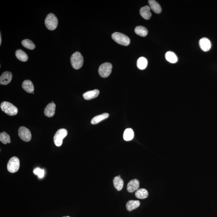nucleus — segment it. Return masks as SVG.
<instances>
[{"instance_id": "f257e3e1", "label": "nucleus", "mask_w": 217, "mask_h": 217, "mask_svg": "<svg viewBox=\"0 0 217 217\" xmlns=\"http://www.w3.org/2000/svg\"><path fill=\"white\" fill-rule=\"evenodd\" d=\"M70 62L73 68L78 70L82 67L83 64V58L79 52H75L72 55Z\"/></svg>"}, {"instance_id": "f03ea898", "label": "nucleus", "mask_w": 217, "mask_h": 217, "mask_svg": "<svg viewBox=\"0 0 217 217\" xmlns=\"http://www.w3.org/2000/svg\"><path fill=\"white\" fill-rule=\"evenodd\" d=\"M111 37L113 40L117 44L124 46H128L130 42L129 37L122 33L115 32L113 33Z\"/></svg>"}, {"instance_id": "7ed1b4c3", "label": "nucleus", "mask_w": 217, "mask_h": 217, "mask_svg": "<svg viewBox=\"0 0 217 217\" xmlns=\"http://www.w3.org/2000/svg\"><path fill=\"white\" fill-rule=\"evenodd\" d=\"M1 108L4 112L10 116L16 115L18 111L16 106L7 101H4L1 103Z\"/></svg>"}, {"instance_id": "20e7f679", "label": "nucleus", "mask_w": 217, "mask_h": 217, "mask_svg": "<svg viewBox=\"0 0 217 217\" xmlns=\"http://www.w3.org/2000/svg\"><path fill=\"white\" fill-rule=\"evenodd\" d=\"M45 25L48 30H55L57 27L58 20L57 18L53 13H50L47 16L45 20Z\"/></svg>"}, {"instance_id": "39448f33", "label": "nucleus", "mask_w": 217, "mask_h": 217, "mask_svg": "<svg viewBox=\"0 0 217 217\" xmlns=\"http://www.w3.org/2000/svg\"><path fill=\"white\" fill-rule=\"evenodd\" d=\"M67 134V130L65 129L62 128L58 130L54 137V141L55 145L58 147L61 146L63 139L66 137Z\"/></svg>"}, {"instance_id": "423d86ee", "label": "nucleus", "mask_w": 217, "mask_h": 217, "mask_svg": "<svg viewBox=\"0 0 217 217\" xmlns=\"http://www.w3.org/2000/svg\"><path fill=\"white\" fill-rule=\"evenodd\" d=\"M20 167V161L17 157H14L8 162L7 168L11 173H15L18 171Z\"/></svg>"}, {"instance_id": "0eeeda50", "label": "nucleus", "mask_w": 217, "mask_h": 217, "mask_svg": "<svg viewBox=\"0 0 217 217\" xmlns=\"http://www.w3.org/2000/svg\"><path fill=\"white\" fill-rule=\"evenodd\" d=\"M112 65L111 64L106 63L101 65L99 67L98 72L99 75L103 78H106L110 75L111 73Z\"/></svg>"}, {"instance_id": "6e6552de", "label": "nucleus", "mask_w": 217, "mask_h": 217, "mask_svg": "<svg viewBox=\"0 0 217 217\" xmlns=\"http://www.w3.org/2000/svg\"><path fill=\"white\" fill-rule=\"evenodd\" d=\"M18 135L20 139L25 142H29L31 139V134L30 130L25 127H21L19 128Z\"/></svg>"}, {"instance_id": "1a4fd4ad", "label": "nucleus", "mask_w": 217, "mask_h": 217, "mask_svg": "<svg viewBox=\"0 0 217 217\" xmlns=\"http://www.w3.org/2000/svg\"><path fill=\"white\" fill-rule=\"evenodd\" d=\"M12 73L10 72H5L1 74L0 77V84L4 85H8L12 81Z\"/></svg>"}, {"instance_id": "9d476101", "label": "nucleus", "mask_w": 217, "mask_h": 217, "mask_svg": "<svg viewBox=\"0 0 217 217\" xmlns=\"http://www.w3.org/2000/svg\"><path fill=\"white\" fill-rule=\"evenodd\" d=\"M200 48L204 52H207L210 49L211 46V43L208 38H203L200 39L199 41Z\"/></svg>"}, {"instance_id": "9b49d317", "label": "nucleus", "mask_w": 217, "mask_h": 217, "mask_svg": "<svg viewBox=\"0 0 217 217\" xmlns=\"http://www.w3.org/2000/svg\"><path fill=\"white\" fill-rule=\"evenodd\" d=\"M139 181L136 179H133L128 182L127 185V190L129 193H133L138 190L139 187Z\"/></svg>"}, {"instance_id": "f8f14e48", "label": "nucleus", "mask_w": 217, "mask_h": 217, "mask_svg": "<svg viewBox=\"0 0 217 217\" xmlns=\"http://www.w3.org/2000/svg\"><path fill=\"white\" fill-rule=\"evenodd\" d=\"M56 110V105L54 103H50L47 106L44 110V114L48 117H53L54 115Z\"/></svg>"}, {"instance_id": "ddd939ff", "label": "nucleus", "mask_w": 217, "mask_h": 217, "mask_svg": "<svg viewBox=\"0 0 217 217\" xmlns=\"http://www.w3.org/2000/svg\"><path fill=\"white\" fill-rule=\"evenodd\" d=\"M99 91L97 89L87 91L83 95V97L86 100H89L97 97L99 95Z\"/></svg>"}, {"instance_id": "4468645a", "label": "nucleus", "mask_w": 217, "mask_h": 217, "mask_svg": "<svg viewBox=\"0 0 217 217\" xmlns=\"http://www.w3.org/2000/svg\"><path fill=\"white\" fill-rule=\"evenodd\" d=\"M150 7L145 6L141 8L139 13L143 18L146 20H149L151 17L152 13L150 12Z\"/></svg>"}, {"instance_id": "2eb2a0df", "label": "nucleus", "mask_w": 217, "mask_h": 217, "mask_svg": "<svg viewBox=\"0 0 217 217\" xmlns=\"http://www.w3.org/2000/svg\"><path fill=\"white\" fill-rule=\"evenodd\" d=\"M22 88L28 93H33L34 91V85L30 80H27L23 81L22 85Z\"/></svg>"}, {"instance_id": "dca6fc26", "label": "nucleus", "mask_w": 217, "mask_h": 217, "mask_svg": "<svg viewBox=\"0 0 217 217\" xmlns=\"http://www.w3.org/2000/svg\"><path fill=\"white\" fill-rule=\"evenodd\" d=\"M149 3L150 8L153 10V12L157 14L161 13L162 9L159 4L154 0H149Z\"/></svg>"}, {"instance_id": "f3484780", "label": "nucleus", "mask_w": 217, "mask_h": 217, "mask_svg": "<svg viewBox=\"0 0 217 217\" xmlns=\"http://www.w3.org/2000/svg\"><path fill=\"white\" fill-rule=\"evenodd\" d=\"M113 183L116 189L118 191H120L123 188L124 182L119 175V176L116 177L114 178L113 180Z\"/></svg>"}, {"instance_id": "a211bd4d", "label": "nucleus", "mask_w": 217, "mask_h": 217, "mask_svg": "<svg viewBox=\"0 0 217 217\" xmlns=\"http://www.w3.org/2000/svg\"><path fill=\"white\" fill-rule=\"evenodd\" d=\"M140 204V202L138 200H130L127 203V210L130 211L138 208Z\"/></svg>"}, {"instance_id": "6ab92c4d", "label": "nucleus", "mask_w": 217, "mask_h": 217, "mask_svg": "<svg viewBox=\"0 0 217 217\" xmlns=\"http://www.w3.org/2000/svg\"><path fill=\"white\" fill-rule=\"evenodd\" d=\"M109 116V114L107 113H104L99 115L93 117L91 120V123L92 124H96L101 122V121L106 119Z\"/></svg>"}, {"instance_id": "aec40b11", "label": "nucleus", "mask_w": 217, "mask_h": 217, "mask_svg": "<svg viewBox=\"0 0 217 217\" xmlns=\"http://www.w3.org/2000/svg\"><path fill=\"white\" fill-rule=\"evenodd\" d=\"M16 57L19 60L22 62H26L28 60V57L24 51L21 50H18L16 52Z\"/></svg>"}, {"instance_id": "412c9836", "label": "nucleus", "mask_w": 217, "mask_h": 217, "mask_svg": "<svg viewBox=\"0 0 217 217\" xmlns=\"http://www.w3.org/2000/svg\"><path fill=\"white\" fill-rule=\"evenodd\" d=\"M166 60L171 63H176L178 61V58L174 52L168 51L165 54Z\"/></svg>"}, {"instance_id": "4be33fe9", "label": "nucleus", "mask_w": 217, "mask_h": 217, "mask_svg": "<svg viewBox=\"0 0 217 217\" xmlns=\"http://www.w3.org/2000/svg\"><path fill=\"white\" fill-rule=\"evenodd\" d=\"M135 196L137 198L144 199L148 197L149 193L146 189H140L136 191L135 193Z\"/></svg>"}, {"instance_id": "5701e85b", "label": "nucleus", "mask_w": 217, "mask_h": 217, "mask_svg": "<svg viewBox=\"0 0 217 217\" xmlns=\"http://www.w3.org/2000/svg\"><path fill=\"white\" fill-rule=\"evenodd\" d=\"M123 137L124 140L129 141L132 140L134 137V132L131 128H128L125 130L124 133Z\"/></svg>"}, {"instance_id": "b1692460", "label": "nucleus", "mask_w": 217, "mask_h": 217, "mask_svg": "<svg viewBox=\"0 0 217 217\" xmlns=\"http://www.w3.org/2000/svg\"><path fill=\"white\" fill-rule=\"evenodd\" d=\"M135 32L137 35L141 37L146 36L148 32L147 29L142 26H139L135 27Z\"/></svg>"}, {"instance_id": "393cba45", "label": "nucleus", "mask_w": 217, "mask_h": 217, "mask_svg": "<svg viewBox=\"0 0 217 217\" xmlns=\"http://www.w3.org/2000/svg\"><path fill=\"white\" fill-rule=\"evenodd\" d=\"M138 68L140 70H144L147 67L148 61L147 59L143 57L139 58L137 62Z\"/></svg>"}, {"instance_id": "a878e982", "label": "nucleus", "mask_w": 217, "mask_h": 217, "mask_svg": "<svg viewBox=\"0 0 217 217\" xmlns=\"http://www.w3.org/2000/svg\"><path fill=\"white\" fill-rule=\"evenodd\" d=\"M22 45L25 48H27L31 50H33L35 49V44L30 40L26 39L23 40L21 42Z\"/></svg>"}, {"instance_id": "bb28decb", "label": "nucleus", "mask_w": 217, "mask_h": 217, "mask_svg": "<svg viewBox=\"0 0 217 217\" xmlns=\"http://www.w3.org/2000/svg\"><path fill=\"white\" fill-rule=\"evenodd\" d=\"M0 141L4 144L10 143L11 142L10 137L6 132H1L0 134Z\"/></svg>"}, {"instance_id": "cd10ccee", "label": "nucleus", "mask_w": 217, "mask_h": 217, "mask_svg": "<svg viewBox=\"0 0 217 217\" xmlns=\"http://www.w3.org/2000/svg\"><path fill=\"white\" fill-rule=\"evenodd\" d=\"M34 172L35 175H38L39 177L40 178H42L44 176V170L41 169L38 167L34 170Z\"/></svg>"}, {"instance_id": "c85d7f7f", "label": "nucleus", "mask_w": 217, "mask_h": 217, "mask_svg": "<svg viewBox=\"0 0 217 217\" xmlns=\"http://www.w3.org/2000/svg\"><path fill=\"white\" fill-rule=\"evenodd\" d=\"M1 41H2V40H1V34H0V45H1Z\"/></svg>"}, {"instance_id": "c756f323", "label": "nucleus", "mask_w": 217, "mask_h": 217, "mask_svg": "<svg viewBox=\"0 0 217 217\" xmlns=\"http://www.w3.org/2000/svg\"><path fill=\"white\" fill-rule=\"evenodd\" d=\"M70 217L69 216H66V217Z\"/></svg>"}]
</instances>
